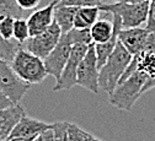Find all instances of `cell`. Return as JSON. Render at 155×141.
<instances>
[{"label":"cell","instance_id":"cell-8","mask_svg":"<svg viewBox=\"0 0 155 141\" xmlns=\"http://www.w3.org/2000/svg\"><path fill=\"white\" fill-rule=\"evenodd\" d=\"M89 49L87 44H75L71 48L70 56L61 74V77L57 80L53 87V91H64L70 90L76 86V76H78V68H79L81 60L84 59L86 52Z\"/></svg>","mask_w":155,"mask_h":141},{"label":"cell","instance_id":"cell-1","mask_svg":"<svg viewBox=\"0 0 155 141\" xmlns=\"http://www.w3.org/2000/svg\"><path fill=\"white\" fill-rule=\"evenodd\" d=\"M132 58L133 55L118 41L113 53L99 72V86L102 91L110 95L116 88L123 72L128 68Z\"/></svg>","mask_w":155,"mask_h":141},{"label":"cell","instance_id":"cell-3","mask_svg":"<svg viewBox=\"0 0 155 141\" xmlns=\"http://www.w3.org/2000/svg\"><path fill=\"white\" fill-rule=\"evenodd\" d=\"M147 79L148 76L144 72L137 70L132 76L116 86V88L108 95V102L121 111L129 112L143 95Z\"/></svg>","mask_w":155,"mask_h":141},{"label":"cell","instance_id":"cell-16","mask_svg":"<svg viewBox=\"0 0 155 141\" xmlns=\"http://www.w3.org/2000/svg\"><path fill=\"white\" fill-rule=\"evenodd\" d=\"M99 6H85L79 8L74 18V28H91V26L99 20Z\"/></svg>","mask_w":155,"mask_h":141},{"label":"cell","instance_id":"cell-5","mask_svg":"<svg viewBox=\"0 0 155 141\" xmlns=\"http://www.w3.org/2000/svg\"><path fill=\"white\" fill-rule=\"evenodd\" d=\"M31 85L18 77L11 68V64L0 58V92L6 95L15 104L21 102Z\"/></svg>","mask_w":155,"mask_h":141},{"label":"cell","instance_id":"cell-2","mask_svg":"<svg viewBox=\"0 0 155 141\" xmlns=\"http://www.w3.org/2000/svg\"><path fill=\"white\" fill-rule=\"evenodd\" d=\"M10 64L15 74L28 85L41 84L48 76L43 59L32 54L22 46L17 49Z\"/></svg>","mask_w":155,"mask_h":141},{"label":"cell","instance_id":"cell-7","mask_svg":"<svg viewBox=\"0 0 155 141\" xmlns=\"http://www.w3.org/2000/svg\"><path fill=\"white\" fill-rule=\"evenodd\" d=\"M62 30L58 26L55 21L42 33L30 37L27 41L22 44L25 49L31 52L32 54L40 56L41 59H45L48 56V54L54 49V47L58 44L62 37Z\"/></svg>","mask_w":155,"mask_h":141},{"label":"cell","instance_id":"cell-13","mask_svg":"<svg viewBox=\"0 0 155 141\" xmlns=\"http://www.w3.org/2000/svg\"><path fill=\"white\" fill-rule=\"evenodd\" d=\"M25 114V109L20 106V103L0 111V141L8 140L12 129Z\"/></svg>","mask_w":155,"mask_h":141},{"label":"cell","instance_id":"cell-27","mask_svg":"<svg viewBox=\"0 0 155 141\" xmlns=\"http://www.w3.org/2000/svg\"><path fill=\"white\" fill-rule=\"evenodd\" d=\"M145 2H148V3H151V2H153V0H145Z\"/></svg>","mask_w":155,"mask_h":141},{"label":"cell","instance_id":"cell-17","mask_svg":"<svg viewBox=\"0 0 155 141\" xmlns=\"http://www.w3.org/2000/svg\"><path fill=\"white\" fill-rule=\"evenodd\" d=\"M30 38V30L27 25V20L25 17H17L14 22V39L15 42L22 46Z\"/></svg>","mask_w":155,"mask_h":141},{"label":"cell","instance_id":"cell-21","mask_svg":"<svg viewBox=\"0 0 155 141\" xmlns=\"http://www.w3.org/2000/svg\"><path fill=\"white\" fill-rule=\"evenodd\" d=\"M42 0H15L16 5L20 8L24 12L27 10H33L41 4Z\"/></svg>","mask_w":155,"mask_h":141},{"label":"cell","instance_id":"cell-14","mask_svg":"<svg viewBox=\"0 0 155 141\" xmlns=\"http://www.w3.org/2000/svg\"><path fill=\"white\" fill-rule=\"evenodd\" d=\"M52 127H53V124H47L45 122H41V120L30 118L28 115L25 114L20 119V122L16 124V127L12 129V131L8 139L18 137V136H38L43 131L51 129Z\"/></svg>","mask_w":155,"mask_h":141},{"label":"cell","instance_id":"cell-25","mask_svg":"<svg viewBox=\"0 0 155 141\" xmlns=\"http://www.w3.org/2000/svg\"><path fill=\"white\" fill-rule=\"evenodd\" d=\"M37 136H18V137H11L6 141H33Z\"/></svg>","mask_w":155,"mask_h":141},{"label":"cell","instance_id":"cell-19","mask_svg":"<svg viewBox=\"0 0 155 141\" xmlns=\"http://www.w3.org/2000/svg\"><path fill=\"white\" fill-rule=\"evenodd\" d=\"M14 16L9 15L0 20V37L8 42H11L14 39V22H15Z\"/></svg>","mask_w":155,"mask_h":141},{"label":"cell","instance_id":"cell-4","mask_svg":"<svg viewBox=\"0 0 155 141\" xmlns=\"http://www.w3.org/2000/svg\"><path fill=\"white\" fill-rule=\"evenodd\" d=\"M101 12L108 15H118L121 17L122 28L142 27L147 24L149 3L143 0L135 4H101Z\"/></svg>","mask_w":155,"mask_h":141},{"label":"cell","instance_id":"cell-26","mask_svg":"<svg viewBox=\"0 0 155 141\" xmlns=\"http://www.w3.org/2000/svg\"><path fill=\"white\" fill-rule=\"evenodd\" d=\"M33 141H42V137H41V135H38V136H37V137H36Z\"/></svg>","mask_w":155,"mask_h":141},{"label":"cell","instance_id":"cell-20","mask_svg":"<svg viewBox=\"0 0 155 141\" xmlns=\"http://www.w3.org/2000/svg\"><path fill=\"white\" fill-rule=\"evenodd\" d=\"M58 4L67 6H76V8L100 6L102 4V0H58Z\"/></svg>","mask_w":155,"mask_h":141},{"label":"cell","instance_id":"cell-11","mask_svg":"<svg viewBox=\"0 0 155 141\" xmlns=\"http://www.w3.org/2000/svg\"><path fill=\"white\" fill-rule=\"evenodd\" d=\"M150 34L145 27L122 28L118 34V41L132 55H137L144 50Z\"/></svg>","mask_w":155,"mask_h":141},{"label":"cell","instance_id":"cell-15","mask_svg":"<svg viewBox=\"0 0 155 141\" xmlns=\"http://www.w3.org/2000/svg\"><path fill=\"white\" fill-rule=\"evenodd\" d=\"M76 6H67L62 4H57L54 8V21L61 27L62 33L65 34L74 28V18L78 12Z\"/></svg>","mask_w":155,"mask_h":141},{"label":"cell","instance_id":"cell-6","mask_svg":"<svg viewBox=\"0 0 155 141\" xmlns=\"http://www.w3.org/2000/svg\"><path fill=\"white\" fill-rule=\"evenodd\" d=\"M99 65L97 58H96L95 46L91 43L89 49L81 60V63L78 68V76H76V86H80L95 95H97L100 91L99 86Z\"/></svg>","mask_w":155,"mask_h":141},{"label":"cell","instance_id":"cell-12","mask_svg":"<svg viewBox=\"0 0 155 141\" xmlns=\"http://www.w3.org/2000/svg\"><path fill=\"white\" fill-rule=\"evenodd\" d=\"M58 4V0H51L46 6L35 10L27 17V25L30 30V37L37 36L45 32L54 21V8Z\"/></svg>","mask_w":155,"mask_h":141},{"label":"cell","instance_id":"cell-10","mask_svg":"<svg viewBox=\"0 0 155 141\" xmlns=\"http://www.w3.org/2000/svg\"><path fill=\"white\" fill-rule=\"evenodd\" d=\"M24 11L18 8L15 3V0H0V20L5 16H14V17H24ZM21 46L18 43H12L8 42L5 39L0 37V58L5 59L6 62L11 63V60L17 52V49Z\"/></svg>","mask_w":155,"mask_h":141},{"label":"cell","instance_id":"cell-23","mask_svg":"<svg viewBox=\"0 0 155 141\" xmlns=\"http://www.w3.org/2000/svg\"><path fill=\"white\" fill-rule=\"evenodd\" d=\"M41 137H42V141H55V135H54V130H53V127L46 131H43L41 134Z\"/></svg>","mask_w":155,"mask_h":141},{"label":"cell","instance_id":"cell-24","mask_svg":"<svg viewBox=\"0 0 155 141\" xmlns=\"http://www.w3.org/2000/svg\"><path fill=\"white\" fill-rule=\"evenodd\" d=\"M143 0H102V4H135Z\"/></svg>","mask_w":155,"mask_h":141},{"label":"cell","instance_id":"cell-18","mask_svg":"<svg viewBox=\"0 0 155 141\" xmlns=\"http://www.w3.org/2000/svg\"><path fill=\"white\" fill-rule=\"evenodd\" d=\"M71 42L73 46L75 44H87L90 46L92 43L91 38V31L90 28H73L68 33H65Z\"/></svg>","mask_w":155,"mask_h":141},{"label":"cell","instance_id":"cell-9","mask_svg":"<svg viewBox=\"0 0 155 141\" xmlns=\"http://www.w3.org/2000/svg\"><path fill=\"white\" fill-rule=\"evenodd\" d=\"M71 48H73V44L69 41L68 36L62 34L61 41L58 42V44L54 47V49L48 54L47 58L43 59L48 75L55 77V80L61 77V74L70 56Z\"/></svg>","mask_w":155,"mask_h":141},{"label":"cell","instance_id":"cell-22","mask_svg":"<svg viewBox=\"0 0 155 141\" xmlns=\"http://www.w3.org/2000/svg\"><path fill=\"white\" fill-rule=\"evenodd\" d=\"M15 103L12 102V101L6 95H4L3 92H0V111H3L5 108H8V107H11Z\"/></svg>","mask_w":155,"mask_h":141}]
</instances>
